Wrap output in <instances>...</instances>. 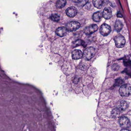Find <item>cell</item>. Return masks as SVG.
<instances>
[{
    "instance_id": "6",
    "label": "cell",
    "mask_w": 131,
    "mask_h": 131,
    "mask_svg": "<svg viewBox=\"0 0 131 131\" xmlns=\"http://www.w3.org/2000/svg\"><path fill=\"white\" fill-rule=\"evenodd\" d=\"M100 34L104 36H108L111 31L110 26L106 24H103L102 25L100 29Z\"/></svg>"
},
{
    "instance_id": "15",
    "label": "cell",
    "mask_w": 131,
    "mask_h": 131,
    "mask_svg": "<svg viewBox=\"0 0 131 131\" xmlns=\"http://www.w3.org/2000/svg\"><path fill=\"white\" fill-rule=\"evenodd\" d=\"M66 3V0H58L56 4V6L58 9H61L65 7Z\"/></svg>"
},
{
    "instance_id": "18",
    "label": "cell",
    "mask_w": 131,
    "mask_h": 131,
    "mask_svg": "<svg viewBox=\"0 0 131 131\" xmlns=\"http://www.w3.org/2000/svg\"><path fill=\"white\" fill-rule=\"evenodd\" d=\"M85 44V42L81 40H77L73 42V46L74 47H76L79 46H83Z\"/></svg>"
},
{
    "instance_id": "16",
    "label": "cell",
    "mask_w": 131,
    "mask_h": 131,
    "mask_svg": "<svg viewBox=\"0 0 131 131\" xmlns=\"http://www.w3.org/2000/svg\"><path fill=\"white\" fill-rule=\"evenodd\" d=\"M123 27L122 23L119 20L116 21L115 24V29L117 32H119Z\"/></svg>"
},
{
    "instance_id": "21",
    "label": "cell",
    "mask_w": 131,
    "mask_h": 131,
    "mask_svg": "<svg viewBox=\"0 0 131 131\" xmlns=\"http://www.w3.org/2000/svg\"><path fill=\"white\" fill-rule=\"evenodd\" d=\"M73 2H74L75 3H79L80 1V0H72Z\"/></svg>"
},
{
    "instance_id": "19",
    "label": "cell",
    "mask_w": 131,
    "mask_h": 131,
    "mask_svg": "<svg viewBox=\"0 0 131 131\" xmlns=\"http://www.w3.org/2000/svg\"><path fill=\"white\" fill-rule=\"evenodd\" d=\"M50 18L52 20L55 22H59L60 19V17L57 14H53L51 15Z\"/></svg>"
},
{
    "instance_id": "7",
    "label": "cell",
    "mask_w": 131,
    "mask_h": 131,
    "mask_svg": "<svg viewBox=\"0 0 131 131\" xmlns=\"http://www.w3.org/2000/svg\"><path fill=\"white\" fill-rule=\"evenodd\" d=\"M98 27L96 24H92L85 28L84 32L87 35H90L97 31Z\"/></svg>"
},
{
    "instance_id": "17",
    "label": "cell",
    "mask_w": 131,
    "mask_h": 131,
    "mask_svg": "<svg viewBox=\"0 0 131 131\" xmlns=\"http://www.w3.org/2000/svg\"><path fill=\"white\" fill-rule=\"evenodd\" d=\"M121 111L119 110L118 108H116L112 110V116L113 118H117L119 116Z\"/></svg>"
},
{
    "instance_id": "8",
    "label": "cell",
    "mask_w": 131,
    "mask_h": 131,
    "mask_svg": "<svg viewBox=\"0 0 131 131\" xmlns=\"http://www.w3.org/2000/svg\"><path fill=\"white\" fill-rule=\"evenodd\" d=\"M77 14V9L75 7L72 6L68 7L66 10V14L70 18L74 17Z\"/></svg>"
},
{
    "instance_id": "12",
    "label": "cell",
    "mask_w": 131,
    "mask_h": 131,
    "mask_svg": "<svg viewBox=\"0 0 131 131\" xmlns=\"http://www.w3.org/2000/svg\"><path fill=\"white\" fill-rule=\"evenodd\" d=\"M128 107L127 103L125 101H120L117 105L116 108H118L121 112L125 111Z\"/></svg>"
},
{
    "instance_id": "2",
    "label": "cell",
    "mask_w": 131,
    "mask_h": 131,
    "mask_svg": "<svg viewBox=\"0 0 131 131\" xmlns=\"http://www.w3.org/2000/svg\"><path fill=\"white\" fill-rule=\"evenodd\" d=\"M83 54V57L85 59L90 60L95 55V49L92 47H88L84 50Z\"/></svg>"
},
{
    "instance_id": "20",
    "label": "cell",
    "mask_w": 131,
    "mask_h": 131,
    "mask_svg": "<svg viewBox=\"0 0 131 131\" xmlns=\"http://www.w3.org/2000/svg\"><path fill=\"white\" fill-rule=\"evenodd\" d=\"M89 1V0H80L78 4L79 6L83 7L86 5Z\"/></svg>"
},
{
    "instance_id": "5",
    "label": "cell",
    "mask_w": 131,
    "mask_h": 131,
    "mask_svg": "<svg viewBox=\"0 0 131 131\" xmlns=\"http://www.w3.org/2000/svg\"><path fill=\"white\" fill-rule=\"evenodd\" d=\"M119 123L120 126L124 129L129 128L131 126L130 121L125 116L121 117L119 120Z\"/></svg>"
},
{
    "instance_id": "4",
    "label": "cell",
    "mask_w": 131,
    "mask_h": 131,
    "mask_svg": "<svg viewBox=\"0 0 131 131\" xmlns=\"http://www.w3.org/2000/svg\"><path fill=\"white\" fill-rule=\"evenodd\" d=\"M80 24L79 22L71 21L68 23L66 25V28L69 32H73L79 29Z\"/></svg>"
},
{
    "instance_id": "3",
    "label": "cell",
    "mask_w": 131,
    "mask_h": 131,
    "mask_svg": "<svg viewBox=\"0 0 131 131\" xmlns=\"http://www.w3.org/2000/svg\"><path fill=\"white\" fill-rule=\"evenodd\" d=\"M114 41L116 46L117 48H122L125 44V39L124 37L119 34L115 37Z\"/></svg>"
},
{
    "instance_id": "9",
    "label": "cell",
    "mask_w": 131,
    "mask_h": 131,
    "mask_svg": "<svg viewBox=\"0 0 131 131\" xmlns=\"http://www.w3.org/2000/svg\"><path fill=\"white\" fill-rule=\"evenodd\" d=\"M82 52L80 50L75 49L72 51V58L73 59L79 60L81 59L83 57Z\"/></svg>"
},
{
    "instance_id": "11",
    "label": "cell",
    "mask_w": 131,
    "mask_h": 131,
    "mask_svg": "<svg viewBox=\"0 0 131 131\" xmlns=\"http://www.w3.org/2000/svg\"><path fill=\"white\" fill-rule=\"evenodd\" d=\"M103 17L105 19H109L112 16V10L110 7H106L103 12Z\"/></svg>"
},
{
    "instance_id": "1",
    "label": "cell",
    "mask_w": 131,
    "mask_h": 131,
    "mask_svg": "<svg viewBox=\"0 0 131 131\" xmlns=\"http://www.w3.org/2000/svg\"><path fill=\"white\" fill-rule=\"evenodd\" d=\"M119 94L121 96L126 97L131 94V85L129 84H125L122 85L119 90Z\"/></svg>"
},
{
    "instance_id": "10",
    "label": "cell",
    "mask_w": 131,
    "mask_h": 131,
    "mask_svg": "<svg viewBox=\"0 0 131 131\" xmlns=\"http://www.w3.org/2000/svg\"><path fill=\"white\" fill-rule=\"evenodd\" d=\"M68 30L66 27H61L57 29L56 33L59 37H62L66 36L68 33Z\"/></svg>"
},
{
    "instance_id": "13",
    "label": "cell",
    "mask_w": 131,
    "mask_h": 131,
    "mask_svg": "<svg viewBox=\"0 0 131 131\" xmlns=\"http://www.w3.org/2000/svg\"><path fill=\"white\" fill-rule=\"evenodd\" d=\"M102 17L103 14L101 12H100V11L96 12L92 16L93 20L95 22H97V23L100 22L102 20Z\"/></svg>"
},
{
    "instance_id": "14",
    "label": "cell",
    "mask_w": 131,
    "mask_h": 131,
    "mask_svg": "<svg viewBox=\"0 0 131 131\" xmlns=\"http://www.w3.org/2000/svg\"><path fill=\"white\" fill-rule=\"evenodd\" d=\"M93 3L97 9H101L103 4V0H93Z\"/></svg>"
}]
</instances>
